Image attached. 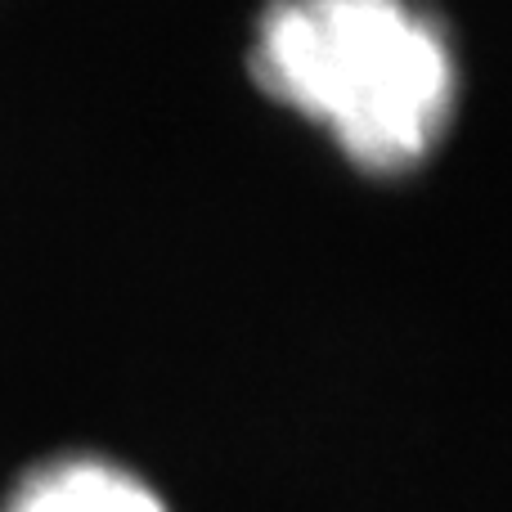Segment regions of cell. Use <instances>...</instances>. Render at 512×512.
Masks as SVG:
<instances>
[{"label": "cell", "mask_w": 512, "mask_h": 512, "mask_svg": "<svg viewBox=\"0 0 512 512\" xmlns=\"http://www.w3.org/2000/svg\"><path fill=\"white\" fill-rule=\"evenodd\" d=\"M252 72L274 99L324 126L355 167L378 176L418 167L454 108L445 32L387 0L270 9Z\"/></svg>", "instance_id": "cell-1"}, {"label": "cell", "mask_w": 512, "mask_h": 512, "mask_svg": "<svg viewBox=\"0 0 512 512\" xmlns=\"http://www.w3.org/2000/svg\"><path fill=\"white\" fill-rule=\"evenodd\" d=\"M5 512H167L140 477L99 459H63L36 468Z\"/></svg>", "instance_id": "cell-2"}]
</instances>
